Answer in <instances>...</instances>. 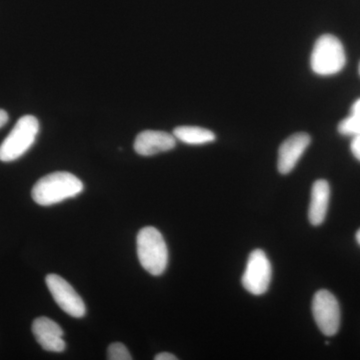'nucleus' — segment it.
<instances>
[{
	"mask_svg": "<svg viewBox=\"0 0 360 360\" xmlns=\"http://www.w3.org/2000/svg\"><path fill=\"white\" fill-rule=\"evenodd\" d=\"M312 314L319 330L326 336H333L340 326V307L330 291H317L312 300Z\"/></svg>",
	"mask_w": 360,
	"mask_h": 360,
	"instance_id": "6",
	"label": "nucleus"
},
{
	"mask_svg": "<svg viewBox=\"0 0 360 360\" xmlns=\"http://www.w3.org/2000/svg\"><path fill=\"white\" fill-rule=\"evenodd\" d=\"M329 200H330V186L326 180L319 179L314 182L311 189L309 219L310 224L319 226L323 224L328 214Z\"/></svg>",
	"mask_w": 360,
	"mask_h": 360,
	"instance_id": "11",
	"label": "nucleus"
},
{
	"mask_svg": "<svg viewBox=\"0 0 360 360\" xmlns=\"http://www.w3.org/2000/svg\"><path fill=\"white\" fill-rule=\"evenodd\" d=\"M359 75H360V63H359Z\"/></svg>",
	"mask_w": 360,
	"mask_h": 360,
	"instance_id": "19",
	"label": "nucleus"
},
{
	"mask_svg": "<svg viewBox=\"0 0 360 360\" xmlns=\"http://www.w3.org/2000/svg\"><path fill=\"white\" fill-rule=\"evenodd\" d=\"M272 267L264 250H255L250 253L241 283L253 295H264L271 283Z\"/></svg>",
	"mask_w": 360,
	"mask_h": 360,
	"instance_id": "5",
	"label": "nucleus"
},
{
	"mask_svg": "<svg viewBox=\"0 0 360 360\" xmlns=\"http://www.w3.org/2000/svg\"><path fill=\"white\" fill-rule=\"evenodd\" d=\"M356 240H357V243H359V245H360V229L359 231H357V233H356Z\"/></svg>",
	"mask_w": 360,
	"mask_h": 360,
	"instance_id": "18",
	"label": "nucleus"
},
{
	"mask_svg": "<svg viewBox=\"0 0 360 360\" xmlns=\"http://www.w3.org/2000/svg\"><path fill=\"white\" fill-rule=\"evenodd\" d=\"M108 359L131 360L132 356L124 345L120 342L111 343L108 349Z\"/></svg>",
	"mask_w": 360,
	"mask_h": 360,
	"instance_id": "14",
	"label": "nucleus"
},
{
	"mask_svg": "<svg viewBox=\"0 0 360 360\" xmlns=\"http://www.w3.org/2000/svg\"><path fill=\"white\" fill-rule=\"evenodd\" d=\"M84 188L82 180L75 175L58 172L40 179L33 186L32 196L37 205L49 206L75 198Z\"/></svg>",
	"mask_w": 360,
	"mask_h": 360,
	"instance_id": "1",
	"label": "nucleus"
},
{
	"mask_svg": "<svg viewBox=\"0 0 360 360\" xmlns=\"http://www.w3.org/2000/svg\"><path fill=\"white\" fill-rule=\"evenodd\" d=\"M350 149H352V153L354 158L360 161V135L354 136V139H352Z\"/></svg>",
	"mask_w": 360,
	"mask_h": 360,
	"instance_id": "15",
	"label": "nucleus"
},
{
	"mask_svg": "<svg viewBox=\"0 0 360 360\" xmlns=\"http://www.w3.org/2000/svg\"><path fill=\"white\" fill-rule=\"evenodd\" d=\"M175 139L191 146L210 143L217 139L212 130L198 127H179L174 130Z\"/></svg>",
	"mask_w": 360,
	"mask_h": 360,
	"instance_id": "12",
	"label": "nucleus"
},
{
	"mask_svg": "<svg viewBox=\"0 0 360 360\" xmlns=\"http://www.w3.org/2000/svg\"><path fill=\"white\" fill-rule=\"evenodd\" d=\"M39 132L37 118L32 115L22 116L0 146V161L11 162L18 160L32 148Z\"/></svg>",
	"mask_w": 360,
	"mask_h": 360,
	"instance_id": "4",
	"label": "nucleus"
},
{
	"mask_svg": "<svg viewBox=\"0 0 360 360\" xmlns=\"http://www.w3.org/2000/svg\"><path fill=\"white\" fill-rule=\"evenodd\" d=\"M176 146L174 134L156 130H146L137 135L134 141V150L142 156H151L172 150Z\"/></svg>",
	"mask_w": 360,
	"mask_h": 360,
	"instance_id": "10",
	"label": "nucleus"
},
{
	"mask_svg": "<svg viewBox=\"0 0 360 360\" xmlns=\"http://www.w3.org/2000/svg\"><path fill=\"white\" fill-rule=\"evenodd\" d=\"M8 122V115L6 110H0V129Z\"/></svg>",
	"mask_w": 360,
	"mask_h": 360,
	"instance_id": "17",
	"label": "nucleus"
},
{
	"mask_svg": "<svg viewBox=\"0 0 360 360\" xmlns=\"http://www.w3.org/2000/svg\"><path fill=\"white\" fill-rule=\"evenodd\" d=\"M310 142L311 137L305 132L291 135L283 142L279 148L277 160V168L281 174H288L292 172Z\"/></svg>",
	"mask_w": 360,
	"mask_h": 360,
	"instance_id": "8",
	"label": "nucleus"
},
{
	"mask_svg": "<svg viewBox=\"0 0 360 360\" xmlns=\"http://www.w3.org/2000/svg\"><path fill=\"white\" fill-rule=\"evenodd\" d=\"M338 131L347 136L360 135V98L352 105L350 115L338 124Z\"/></svg>",
	"mask_w": 360,
	"mask_h": 360,
	"instance_id": "13",
	"label": "nucleus"
},
{
	"mask_svg": "<svg viewBox=\"0 0 360 360\" xmlns=\"http://www.w3.org/2000/svg\"><path fill=\"white\" fill-rule=\"evenodd\" d=\"M137 257L139 262L151 276H160L167 269V243L155 227L146 226L137 234Z\"/></svg>",
	"mask_w": 360,
	"mask_h": 360,
	"instance_id": "2",
	"label": "nucleus"
},
{
	"mask_svg": "<svg viewBox=\"0 0 360 360\" xmlns=\"http://www.w3.org/2000/svg\"><path fill=\"white\" fill-rule=\"evenodd\" d=\"M32 333L35 340L44 350L63 352L65 349L63 330L56 321L49 317L41 316L32 323Z\"/></svg>",
	"mask_w": 360,
	"mask_h": 360,
	"instance_id": "9",
	"label": "nucleus"
},
{
	"mask_svg": "<svg viewBox=\"0 0 360 360\" xmlns=\"http://www.w3.org/2000/svg\"><path fill=\"white\" fill-rule=\"evenodd\" d=\"M155 360H177L176 356L168 352H161V354L156 355L155 357Z\"/></svg>",
	"mask_w": 360,
	"mask_h": 360,
	"instance_id": "16",
	"label": "nucleus"
},
{
	"mask_svg": "<svg viewBox=\"0 0 360 360\" xmlns=\"http://www.w3.org/2000/svg\"><path fill=\"white\" fill-rule=\"evenodd\" d=\"M347 63L345 47L333 34H323L315 42L310 65L319 75H333L343 70Z\"/></svg>",
	"mask_w": 360,
	"mask_h": 360,
	"instance_id": "3",
	"label": "nucleus"
},
{
	"mask_svg": "<svg viewBox=\"0 0 360 360\" xmlns=\"http://www.w3.org/2000/svg\"><path fill=\"white\" fill-rule=\"evenodd\" d=\"M45 283L52 297L63 311L77 319L84 316L86 307L82 296L65 278L58 274H49L45 278Z\"/></svg>",
	"mask_w": 360,
	"mask_h": 360,
	"instance_id": "7",
	"label": "nucleus"
}]
</instances>
